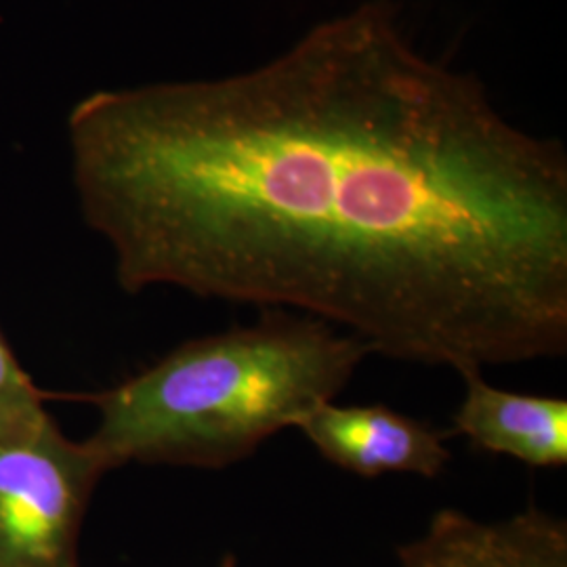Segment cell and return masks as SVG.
<instances>
[{"label": "cell", "instance_id": "cell-3", "mask_svg": "<svg viewBox=\"0 0 567 567\" xmlns=\"http://www.w3.org/2000/svg\"><path fill=\"white\" fill-rule=\"evenodd\" d=\"M112 471L58 425L23 446H0V567H79L91 494Z\"/></svg>", "mask_w": 567, "mask_h": 567}, {"label": "cell", "instance_id": "cell-6", "mask_svg": "<svg viewBox=\"0 0 567 567\" xmlns=\"http://www.w3.org/2000/svg\"><path fill=\"white\" fill-rule=\"evenodd\" d=\"M465 400L454 414V431L473 446L529 466L567 463V402L522 395L489 385L480 370L461 374Z\"/></svg>", "mask_w": 567, "mask_h": 567}, {"label": "cell", "instance_id": "cell-7", "mask_svg": "<svg viewBox=\"0 0 567 567\" xmlns=\"http://www.w3.org/2000/svg\"><path fill=\"white\" fill-rule=\"evenodd\" d=\"M53 425L42 393L0 334V446H23Z\"/></svg>", "mask_w": 567, "mask_h": 567}, {"label": "cell", "instance_id": "cell-2", "mask_svg": "<svg viewBox=\"0 0 567 567\" xmlns=\"http://www.w3.org/2000/svg\"><path fill=\"white\" fill-rule=\"evenodd\" d=\"M368 347L322 320L267 309L252 326L187 341L142 374L89 400V444L126 463L225 468L334 402Z\"/></svg>", "mask_w": 567, "mask_h": 567}, {"label": "cell", "instance_id": "cell-5", "mask_svg": "<svg viewBox=\"0 0 567 567\" xmlns=\"http://www.w3.org/2000/svg\"><path fill=\"white\" fill-rule=\"evenodd\" d=\"M402 567H567V526L529 507L501 522L442 508L400 548Z\"/></svg>", "mask_w": 567, "mask_h": 567}, {"label": "cell", "instance_id": "cell-1", "mask_svg": "<svg viewBox=\"0 0 567 567\" xmlns=\"http://www.w3.org/2000/svg\"><path fill=\"white\" fill-rule=\"evenodd\" d=\"M70 142L126 292L297 309L458 374L567 353L566 152L391 0L231 76L95 93Z\"/></svg>", "mask_w": 567, "mask_h": 567}, {"label": "cell", "instance_id": "cell-4", "mask_svg": "<svg viewBox=\"0 0 567 567\" xmlns=\"http://www.w3.org/2000/svg\"><path fill=\"white\" fill-rule=\"evenodd\" d=\"M297 429L326 461L362 477H437L452 456L442 431L386 405L328 402L309 412Z\"/></svg>", "mask_w": 567, "mask_h": 567}]
</instances>
